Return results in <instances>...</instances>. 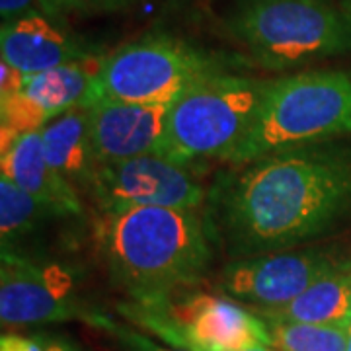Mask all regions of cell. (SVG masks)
Returning a JSON list of instances; mask_svg holds the SVG:
<instances>
[{"instance_id": "obj_1", "label": "cell", "mask_w": 351, "mask_h": 351, "mask_svg": "<svg viewBox=\"0 0 351 351\" xmlns=\"http://www.w3.org/2000/svg\"><path fill=\"white\" fill-rule=\"evenodd\" d=\"M221 209L240 254L318 239L351 215V149L320 143L262 156L228 182Z\"/></svg>"}, {"instance_id": "obj_2", "label": "cell", "mask_w": 351, "mask_h": 351, "mask_svg": "<svg viewBox=\"0 0 351 351\" xmlns=\"http://www.w3.org/2000/svg\"><path fill=\"white\" fill-rule=\"evenodd\" d=\"M96 239L113 281L137 304L166 301L178 287L195 283L211 260L197 209H104Z\"/></svg>"}, {"instance_id": "obj_3", "label": "cell", "mask_w": 351, "mask_h": 351, "mask_svg": "<svg viewBox=\"0 0 351 351\" xmlns=\"http://www.w3.org/2000/svg\"><path fill=\"white\" fill-rule=\"evenodd\" d=\"M351 135V71H308L269 80L246 137L228 162Z\"/></svg>"}, {"instance_id": "obj_4", "label": "cell", "mask_w": 351, "mask_h": 351, "mask_svg": "<svg viewBox=\"0 0 351 351\" xmlns=\"http://www.w3.org/2000/svg\"><path fill=\"white\" fill-rule=\"evenodd\" d=\"M269 80L213 73L195 80L170 106L158 154L172 162L223 158L246 137Z\"/></svg>"}, {"instance_id": "obj_5", "label": "cell", "mask_w": 351, "mask_h": 351, "mask_svg": "<svg viewBox=\"0 0 351 351\" xmlns=\"http://www.w3.org/2000/svg\"><path fill=\"white\" fill-rule=\"evenodd\" d=\"M230 32L274 71L351 49V18L332 0H240Z\"/></svg>"}, {"instance_id": "obj_6", "label": "cell", "mask_w": 351, "mask_h": 351, "mask_svg": "<svg viewBox=\"0 0 351 351\" xmlns=\"http://www.w3.org/2000/svg\"><path fill=\"white\" fill-rule=\"evenodd\" d=\"M221 73V63L184 39L149 36L104 59L94 94L127 104H172L203 76Z\"/></svg>"}, {"instance_id": "obj_7", "label": "cell", "mask_w": 351, "mask_h": 351, "mask_svg": "<svg viewBox=\"0 0 351 351\" xmlns=\"http://www.w3.org/2000/svg\"><path fill=\"white\" fill-rule=\"evenodd\" d=\"M88 188L101 211L115 207L197 209L205 199V189L188 166L160 154L98 164Z\"/></svg>"}, {"instance_id": "obj_8", "label": "cell", "mask_w": 351, "mask_h": 351, "mask_svg": "<svg viewBox=\"0 0 351 351\" xmlns=\"http://www.w3.org/2000/svg\"><path fill=\"white\" fill-rule=\"evenodd\" d=\"M88 318L75 295V277L59 263H38L2 248L0 322L4 328Z\"/></svg>"}, {"instance_id": "obj_9", "label": "cell", "mask_w": 351, "mask_h": 351, "mask_svg": "<svg viewBox=\"0 0 351 351\" xmlns=\"http://www.w3.org/2000/svg\"><path fill=\"white\" fill-rule=\"evenodd\" d=\"M336 263L322 252H265L228 263L219 289L230 299L248 302L258 311L285 306Z\"/></svg>"}, {"instance_id": "obj_10", "label": "cell", "mask_w": 351, "mask_h": 351, "mask_svg": "<svg viewBox=\"0 0 351 351\" xmlns=\"http://www.w3.org/2000/svg\"><path fill=\"white\" fill-rule=\"evenodd\" d=\"M92 143L98 162L158 154L172 104H127L90 94Z\"/></svg>"}, {"instance_id": "obj_11", "label": "cell", "mask_w": 351, "mask_h": 351, "mask_svg": "<svg viewBox=\"0 0 351 351\" xmlns=\"http://www.w3.org/2000/svg\"><path fill=\"white\" fill-rule=\"evenodd\" d=\"M0 53L2 61L25 76L39 75L92 55L43 12H29L4 22L0 32Z\"/></svg>"}, {"instance_id": "obj_12", "label": "cell", "mask_w": 351, "mask_h": 351, "mask_svg": "<svg viewBox=\"0 0 351 351\" xmlns=\"http://www.w3.org/2000/svg\"><path fill=\"white\" fill-rule=\"evenodd\" d=\"M0 166L2 176L10 178L25 193H29L47 213H82L75 186L47 162L39 133L18 138L12 149L0 156Z\"/></svg>"}, {"instance_id": "obj_13", "label": "cell", "mask_w": 351, "mask_h": 351, "mask_svg": "<svg viewBox=\"0 0 351 351\" xmlns=\"http://www.w3.org/2000/svg\"><path fill=\"white\" fill-rule=\"evenodd\" d=\"M39 135L47 162L75 188L90 186L100 162L94 152L90 108L86 101L53 117L39 131Z\"/></svg>"}, {"instance_id": "obj_14", "label": "cell", "mask_w": 351, "mask_h": 351, "mask_svg": "<svg viewBox=\"0 0 351 351\" xmlns=\"http://www.w3.org/2000/svg\"><path fill=\"white\" fill-rule=\"evenodd\" d=\"M265 320L302 322L348 330L351 316V269L334 265L285 306L258 311Z\"/></svg>"}, {"instance_id": "obj_15", "label": "cell", "mask_w": 351, "mask_h": 351, "mask_svg": "<svg viewBox=\"0 0 351 351\" xmlns=\"http://www.w3.org/2000/svg\"><path fill=\"white\" fill-rule=\"evenodd\" d=\"M104 59L106 57L90 55L86 59L61 64L39 75L25 76L22 92L43 106L51 117H57L90 98Z\"/></svg>"}, {"instance_id": "obj_16", "label": "cell", "mask_w": 351, "mask_h": 351, "mask_svg": "<svg viewBox=\"0 0 351 351\" xmlns=\"http://www.w3.org/2000/svg\"><path fill=\"white\" fill-rule=\"evenodd\" d=\"M265 322L271 334V343L279 351H346L348 348L346 328L281 320Z\"/></svg>"}, {"instance_id": "obj_17", "label": "cell", "mask_w": 351, "mask_h": 351, "mask_svg": "<svg viewBox=\"0 0 351 351\" xmlns=\"http://www.w3.org/2000/svg\"><path fill=\"white\" fill-rule=\"evenodd\" d=\"M41 213H47L38 201L10 178L0 174V239L2 248L27 234L38 225Z\"/></svg>"}, {"instance_id": "obj_18", "label": "cell", "mask_w": 351, "mask_h": 351, "mask_svg": "<svg viewBox=\"0 0 351 351\" xmlns=\"http://www.w3.org/2000/svg\"><path fill=\"white\" fill-rule=\"evenodd\" d=\"M51 119V113L24 92L0 98V154L10 151L18 138L39 133Z\"/></svg>"}, {"instance_id": "obj_19", "label": "cell", "mask_w": 351, "mask_h": 351, "mask_svg": "<svg viewBox=\"0 0 351 351\" xmlns=\"http://www.w3.org/2000/svg\"><path fill=\"white\" fill-rule=\"evenodd\" d=\"M133 0H45V12L47 16H55L59 12H113L121 10Z\"/></svg>"}, {"instance_id": "obj_20", "label": "cell", "mask_w": 351, "mask_h": 351, "mask_svg": "<svg viewBox=\"0 0 351 351\" xmlns=\"http://www.w3.org/2000/svg\"><path fill=\"white\" fill-rule=\"evenodd\" d=\"M96 324L108 328L112 332L115 338H119V341L127 348V351H189L182 350V348H174V346H160L156 341H152L147 336L138 334V332H131V330H125V328L117 326L113 322H108V320H96Z\"/></svg>"}, {"instance_id": "obj_21", "label": "cell", "mask_w": 351, "mask_h": 351, "mask_svg": "<svg viewBox=\"0 0 351 351\" xmlns=\"http://www.w3.org/2000/svg\"><path fill=\"white\" fill-rule=\"evenodd\" d=\"M29 12H45V0H0V16L4 22Z\"/></svg>"}, {"instance_id": "obj_22", "label": "cell", "mask_w": 351, "mask_h": 351, "mask_svg": "<svg viewBox=\"0 0 351 351\" xmlns=\"http://www.w3.org/2000/svg\"><path fill=\"white\" fill-rule=\"evenodd\" d=\"M24 82V73H20L18 69H14L12 64H8L6 61L0 63V98H6V96L22 92Z\"/></svg>"}, {"instance_id": "obj_23", "label": "cell", "mask_w": 351, "mask_h": 351, "mask_svg": "<svg viewBox=\"0 0 351 351\" xmlns=\"http://www.w3.org/2000/svg\"><path fill=\"white\" fill-rule=\"evenodd\" d=\"M0 351H45V343L39 339H27L22 336H2Z\"/></svg>"}, {"instance_id": "obj_24", "label": "cell", "mask_w": 351, "mask_h": 351, "mask_svg": "<svg viewBox=\"0 0 351 351\" xmlns=\"http://www.w3.org/2000/svg\"><path fill=\"white\" fill-rule=\"evenodd\" d=\"M239 351H279L274 346H258V348H246V350H239Z\"/></svg>"}, {"instance_id": "obj_25", "label": "cell", "mask_w": 351, "mask_h": 351, "mask_svg": "<svg viewBox=\"0 0 351 351\" xmlns=\"http://www.w3.org/2000/svg\"><path fill=\"white\" fill-rule=\"evenodd\" d=\"M346 351H351V328L348 330V348H346Z\"/></svg>"}, {"instance_id": "obj_26", "label": "cell", "mask_w": 351, "mask_h": 351, "mask_svg": "<svg viewBox=\"0 0 351 351\" xmlns=\"http://www.w3.org/2000/svg\"><path fill=\"white\" fill-rule=\"evenodd\" d=\"M351 328V316H350V324H348V330H350Z\"/></svg>"}, {"instance_id": "obj_27", "label": "cell", "mask_w": 351, "mask_h": 351, "mask_svg": "<svg viewBox=\"0 0 351 351\" xmlns=\"http://www.w3.org/2000/svg\"><path fill=\"white\" fill-rule=\"evenodd\" d=\"M73 351H76V350H73Z\"/></svg>"}]
</instances>
